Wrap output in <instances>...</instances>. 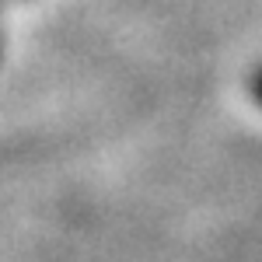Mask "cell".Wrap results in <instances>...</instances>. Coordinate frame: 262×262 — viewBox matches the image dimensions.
<instances>
[{"label":"cell","mask_w":262,"mask_h":262,"mask_svg":"<svg viewBox=\"0 0 262 262\" xmlns=\"http://www.w3.org/2000/svg\"><path fill=\"white\" fill-rule=\"evenodd\" d=\"M252 98L262 105V67L255 70V74H252Z\"/></svg>","instance_id":"1"},{"label":"cell","mask_w":262,"mask_h":262,"mask_svg":"<svg viewBox=\"0 0 262 262\" xmlns=\"http://www.w3.org/2000/svg\"><path fill=\"white\" fill-rule=\"evenodd\" d=\"M0 53H4V42H0Z\"/></svg>","instance_id":"2"}]
</instances>
